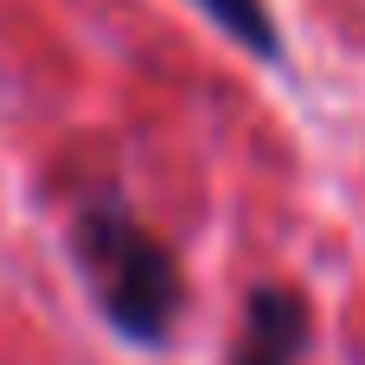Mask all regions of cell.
<instances>
[{
  "label": "cell",
  "instance_id": "7a4b0ae2",
  "mask_svg": "<svg viewBox=\"0 0 365 365\" xmlns=\"http://www.w3.org/2000/svg\"><path fill=\"white\" fill-rule=\"evenodd\" d=\"M314 340V321H308V302L282 282H263L250 289V308H244V340H237V359L231 365H302Z\"/></svg>",
  "mask_w": 365,
  "mask_h": 365
},
{
  "label": "cell",
  "instance_id": "3957f363",
  "mask_svg": "<svg viewBox=\"0 0 365 365\" xmlns=\"http://www.w3.org/2000/svg\"><path fill=\"white\" fill-rule=\"evenodd\" d=\"M218 32H231L250 58H276L282 51V32H276V19H269V6L263 0H192Z\"/></svg>",
  "mask_w": 365,
  "mask_h": 365
},
{
  "label": "cell",
  "instance_id": "6da1fadb",
  "mask_svg": "<svg viewBox=\"0 0 365 365\" xmlns=\"http://www.w3.org/2000/svg\"><path fill=\"white\" fill-rule=\"evenodd\" d=\"M71 257L83 269V289L96 295V314L128 346H167L186 308V276L122 199H90L71 218Z\"/></svg>",
  "mask_w": 365,
  "mask_h": 365
}]
</instances>
